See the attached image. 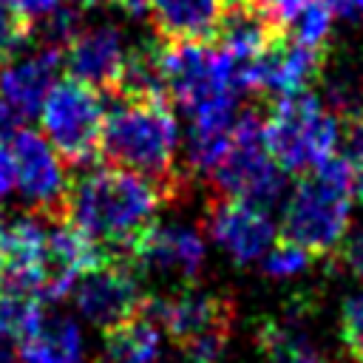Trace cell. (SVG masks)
I'll use <instances>...</instances> for the list:
<instances>
[{
  "mask_svg": "<svg viewBox=\"0 0 363 363\" xmlns=\"http://www.w3.org/2000/svg\"><path fill=\"white\" fill-rule=\"evenodd\" d=\"M162 204V193L150 182L108 164H88L68 179L65 221L96 247L99 258H130Z\"/></svg>",
  "mask_w": 363,
  "mask_h": 363,
  "instance_id": "1",
  "label": "cell"
},
{
  "mask_svg": "<svg viewBox=\"0 0 363 363\" xmlns=\"http://www.w3.org/2000/svg\"><path fill=\"white\" fill-rule=\"evenodd\" d=\"M176 147L179 128L170 102L113 99L102 122L96 159L150 182L162 193V201L173 204L190 190V173L179 170Z\"/></svg>",
  "mask_w": 363,
  "mask_h": 363,
  "instance_id": "2",
  "label": "cell"
},
{
  "mask_svg": "<svg viewBox=\"0 0 363 363\" xmlns=\"http://www.w3.org/2000/svg\"><path fill=\"white\" fill-rule=\"evenodd\" d=\"M139 315L167 332L184 363H221L233 335L235 303L227 292L184 284L164 298L145 295Z\"/></svg>",
  "mask_w": 363,
  "mask_h": 363,
  "instance_id": "3",
  "label": "cell"
},
{
  "mask_svg": "<svg viewBox=\"0 0 363 363\" xmlns=\"http://www.w3.org/2000/svg\"><path fill=\"white\" fill-rule=\"evenodd\" d=\"M210 196L238 199L261 210L281 204L286 190V176L275 164L264 142V108L250 105L235 113L230 145L221 159L204 173Z\"/></svg>",
  "mask_w": 363,
  "mask_h": 363,
  "instance_id": "4",
  "label": "cell"
},
{
  "mask_svg": "<svg viewBox=\"0 0 363 363\" xmlns=\"http://www.w3.org/2000/svg\"><path fill=\"white\" fill-rule=\"evenodd\" d=\"M340 119L312 91L269 99L264 108V142L284 173L306 176L335 156Z\"/></svg>",
  "mask_w": 363,
  "mask_h": 363,
  "instance_id": "5",
  "label": "cell"
},
{
  "mask_svg": "<svg viewBox=\"0 0 363 363\" xmlns=\"http://www.w3.org/2000/svg\"><path fill=\"white\" fill-rule=\"evenodd\" d=\"M105 108L94 88L65 77L51 85L40 108L43 139L71 170H82L96 162Z\"/></svg>",
  "mask_w": 363,
  "mask_h": 363,
  "instance_id": "6",
  "label": "cell"
},
{
  "mask_svg": "<svg viewBox=\"0 0 363 363\" xmlns=\"http://www.w3.org/2000/svg\"><path fill=\"white\" fill-rule=\"evenodd\" d=\"M162 71L167 102L187 116L218 105H235V71L213 43H162Z\"/></svg>",
  "mask_w": 363,
  "mask_h": 363,
  "instance_id": "7",
  "label": "cell"
},
{
  "mask_svg": "<svg viewBox=\"0 0 363 363\" xmlns=\"http://www.w3.org/2000/svg\"><path fill=\"white\" fill-rule=\"evenodd\" d=\"M352 196L320 179L318 173L301 176L284 207L281 241L306 250L309 255H332L349 233Z\"/></svg>",
  "mask_w": 363,
  "mask_h": 363,
  "instance_id": "8",
  "label": "cell"
},
{
  "mask_svg": "<svg viewBox=\"0 0 363 363\" xmlns=\"http://www.w3.org/2000/svg\"><path fill=\"white\" fill-rule=\"evenodd\" d=\"M74 301L79 312L102 332H111L139 315L142 272L130 258H99L74 281Z\"/></svg>",
  "mask_w": 363,
  "mask_h": 363,
  "instance_id": "9",
  "label": "cell"
},
{
  "mask_svg": "<svg viewBox=\"0 0 363 363\" xmlns=\"http://www.w3.org/2000/svg\"><path fill=\"white\" fill-rule=\"evenodd\" d=\"M9 150L14 159V184L20 187L31 213L48 221H65V196H68L65 164L43 139V133L31 128H20L9 139Z\"/></svg>",
  "mask_w": 363,
  "mask_h": 363,
  "instance_id": "10",
  "label": "cell"
},
{
  "mask_svg": "<svg viewBox=\"0 0 363 363\" xmlns=\"http://www.w3.org/2000/svg\"><path fill=\"white\" fill-rule=\"evenodd\" d=\"M204 230L235 264H252L275 244V224L269 213L238 199L207 196Z\"/></svg>",
  "mask_w": 363,
  "mask_h": 363,
  "instance_id": "11",
  "label": "cell"
},
{
  "mask_svg": "<svg viewBox=\"0 0 363 363\" xmlns=\"http://www.w3.org/2000/svg\"><path fill=\"white\" fill-rule=\"evenodd\" d=\"M125 40L122 31L111 23L79 28L65 45H62V68L71 79L94 88L96 94L111 96L122 62H125Z\"/></svg>",
  "mask_w": 363,
  "mask_h": 363,
  "instance_id": "12",
  "label": "cell"
},
{
  "mask_svg": "<svg viewBox=\"0 0 363 363\" xmlns=\"http://www.w3.org/2000/svg\"><path fill=\"white\" fill-rule=\"evenodd\" d=\"M204 258H207V250H204L201 230L173 227V224L170 227L153 224L130 250V261L136 264L139 272L156 269L164 275H176L187 284L199 278Z\"/></svg>",
  "mask_w": 363,
  "mask_h": 363,
  "instance_id": "13",
  "label": "cell"
},
{
  "mask_svg": "<svg viewBox=\"0 0 363 363\" xmlns=\"http://www.w3.org/2000/svg\"><path fill=\"white\" fill-rule=\"evenodd\" d=\"M60 71H62V51L43 45V51L0 71V102L9 105L20 119L37 116Z\"/></svg>",
  "mask_w": 363,
  "mask_h": 363,
  "instance_id": "14",
  "label": "cell"
},
{
  "mask_svg": "<svg viewBox=\"0 0 363 363\" xmlns=\"http://www.w3.org/2000/svg\"><path fill=\"white\" fill-rule=\"evenodd\" d=\"M224 9V0H147L145 17L162 43H210Z\"/></svg>",
  "mask_w": 363,
  "mask_h": 363,
  "instance_id": "15",
  "label": "cell"
},
{
  "mask_svg": "<svg viewBox=\"0 0 363 363\" xmlns=\"http://www.w3.org/2000/svg\"><path fill=\"white\" fill-rule=\"evenodd\" d=\"M17 357L23 363H79L82 335L68 315L43 309L17 340Z\"/></svg>",
  "mask_w": 363,
  "mask_h": 363,
  "instance_id": "16",
  "label": "cell"
},
{
  "mask_svg": "<svg viewBox=\"0 0 363 363\" xmlns=\"http://www.w3.org/2000/svg\"><path fill=\"white\" fill-rule=\"evenodd\" d=\"M159 326L145 315L105 332V346L96 363H159Z\"/></svg>",
  "mask_w": 363,
  "mask_h": 363,
  "instance_id": "17",
  "label": "cell"
},
{
  "mask_svg": "<svg viewBox=\"0 0 363 363\" xmlns=\"http://www.w3.org/2000/svg\"><path fill=\"white\" fill-rule=\"evenodd\" d=\"M332 11L326 6V0H315L312 6H306L289 26H286V37L301 43V45H312V48H323L332 31Z\"/></svg>",
  "mask_w": 363,
  "mask_h": 363,
  "instance_id": "18",
  "label": "cell"
},
{
  "mask_svg": "<svg viewBox=\"0 0 363 363\" xmlns=\"http://www.w3.org/2000/svg\"><path fill=\"white\" fill-rule=\"evenodd\" d=\"M31 37V23L11 9L6 0H0V65H6Z\"/></svg>",
  "mask_w": 363,
  "mask_h": 363,
  "instance_id": "19",
  "label": "cell"
},
{
  "mask_svg": "<svg viewBox=\"0 0 363 363\" xmlns=\"http://www.w3.org/2000/svg\"><path fill=\"white\" fill-rule=\"evenodd\" d=\"M312 255L295 244H286V241H278V247H269L264 252V275L269 278H292V275H301L306 267H309Z\"/></svg>",
  "mask_w": 363,
  "mask_h": 363,
  "instance_id": "20",
  "label": "cell"
},
{
  "mask_svg": "<svg viewBox=\"0 0 363 363\" xmlns=\"http://www.w3.org/2000/svg\"><path fill=\"white\" fill-rule=\"evenodd\" d=\"M340 340L346 352L363 363V289L352 292L340 306Z\"/></svg>",
  "mask_w": 363,
  "mask_h": 363,
  "instance_id": "21",
  "label": "cell"
},
{
  "mask_svg": "<svg viewBox=\"0 0 363 363\" xmlns=\"http://www.w3.org/2000/svg\"><path fill=\"white\" fill-rule=\"evenodd\" d=\"M335 252H337L340 267L349 269L354 278L363 281V227L354 230V233H349V235H343V241L337 244Z\"/></svg>",
  "mask_w": 363,
  "mask_h": 363,
  "instance_id": "22",
  "label": "cell"
},
{
  "mask_svg": "<svg viewBox=\"0 0 363 363\" xmlns=\"http://www.w3.org/2000/svg\"><path fill=\"white\" fill-rule=\"evenodd\" d=\"M346 125H349V130H346V159L352 162V167L363 179V113L349 119Z\"/></svg>",
  "mask_w": 363,
  "mask_h": 363,
  "instance_id": "23",
  "label": "cell"
},
{
  "mask_svg": "<svg viewBox=\"0 0 363 363\" xmlns=\"http://www.w3.org/2000/svg\"><path fill=\"white\" fill-rule=\"evenodd\" d=\"M11 9H17L28 23L31 20H40V17H45L48 11H54L62 0H6Z\"/></svg>",
  "mask_w": 363,
  "mask_h": 363,
  "instance_id": "24",
  "label": "cell"
},
{
  "mask_svg": "<svg viewBox=\"0 0 363 363\" xmlns=\"http://www.w3.org/2000/svg\"><path fill=\"white\" fill-rule=\"evenodd\" d=\"M11 187H14V159H11L9 142L6 145L0 142V196L11 193Z\"/></svg>",
  "mask_w": 363,
  "mask_h": 363,
  "instance_id": "25",
  "label": "cell"
},
{
  "mask_svg": "<svg viewBox=\"0 0 363 363\" xmlns=\"http://www.w3.org/2000/svg\"><path fill=\"white\" fill-rule=\"evenodd\" d=\"M326 6L343 20H363V0H326Z\"/></svg>",
  "mask_w": 363,
  "mask_h": 363,
  "instance_id": "26",
  "label": "cell"
},
{
  "mask_svg": "<svg viewBox=\"0 0 363 363\" xmlns=\"http://www.w3.org/2000/svg\"><path fill=\"white\" fill-rule=\"evenodd\" d=\"M20 122H23V119H20L9 105L0 102V142H3V145L20 130Z\"/></svg>",
  "mask_w": 363,
  "mask_h": 363,
  "instance_id": "27",
  "label": "cell"
},
{
  "mask_svg": "<svg viewBox=\"0 0 363 363\" xmlns=\"http://www.w3.org/2000/svg\"><path fill=\"white\" fill-rule=\"evenodd\" d=\"M108 3H113L116 9H122L130 17H145V11H147V0H108Z\"/></svg>",
  "mask_w": 363,
  "mask_h": 363,
  "instance_id": "28",
  "label": "cell"
},
{
  "mask_svg": "<svg viewBox=\"0 0 363 363\" xmlns=\"http://www.w3.org/2000/svg\"><path fill=\"white\" fill-rule=\"evenodd\" d=\"M224 3H247V0H224Z\"/></svg>",
  "mask_w": 363,
  "mask_h": 363,
  "instance_id": "29",
  "label": "cell"
}]
</instances>
